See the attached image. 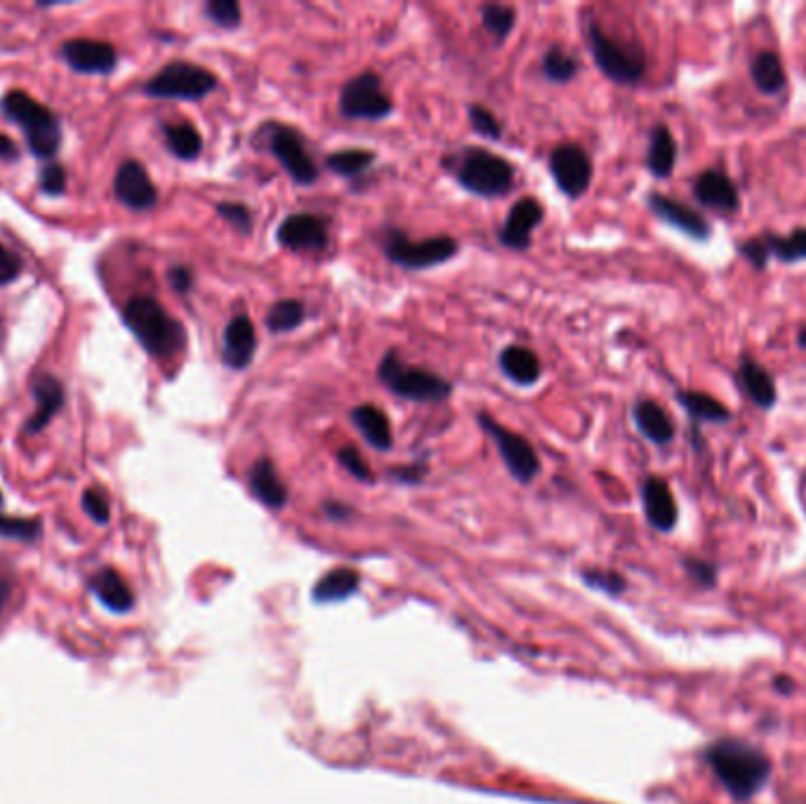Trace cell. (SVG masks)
<instances>
[{
	"mask_svg": "<svg viewBox=\"0 0 806 804\" xmlns=\"http://www.w3.org/2000/svg\"><path fill=\"white\" fill-rule=\"evenodd\" d=\"M587 581L590 583H594V585H604L606 590H613V592H618L620 588H623V581H620L618 576H609V573H604V578H601V573H594V576H590L587 578Z\"/></svg>",
	"mask_w": 806,
	"mask_h": 804,
	"instance_id": "c3c4849f",
	"label": "cell"
},
{
	"mask_svg": "<svg viewBox=\"0 0 806 804\" xmlns=\"http://www.w3.org/2000/svg\"><path fill=\"white\" fill-rule=\"evenodd\" d=\"M276 239L283 248L288 250H321L328 243L326 222L321 217L309 213H295L288 215L286 220L279 224Z\"/></svg>",
	"mask_w": 806,
	"mask_h": 804,
	"instance_id": "ac0fdd59",
	"label": "cell"
},
{
	"mask_svg": "<svg viewBox=\"0 0 806 804\" xmlns=\"http://www.w3.org/2000/svg\"><path fill=\"white\" fill-rule=\"evenodd\" d=\"M545 217L543 203L535 199H519L507 213V220L498 232V241L510 250L531 248V236Z\"/></svg>",
	"mask_w": 806,
	"mask_h": 804,
	"instance_id": "2e32d148",
	"label": "cell"
},
{
	"mask_svg": "<svg viewBox=\"0 0 806 804\" xmlns=\"http://www.w3.org/2000/svg\"><path fill=\"white\" fill-rule=\"evenodd\" d=\"M123 321L132 335L140 340L151 357L170 359L187 345V331L175 316H170L161 307V302L147 295L132 298L123 309Z\"/></svg>",
	"mask_w": 806,
	"mask_h": 804,
	"instance_id": "7a4b0ae2",
	"label": "cell"
},
{
	"mask_svg": "<svg viewBox=\"0 0 806 804\" xmlns=\"http://www.w3.org/2000/svg\"><path fill=\"white\" fill-rule=\"evenodd\" d=\"M347 510H349V507H342V505H333V503L326 505V512L328 514H338V517H347Z\"/></svg>",
	"mask_w": 806,
	"mask_h": 804,
	"instance_id": "f5cc1de1",
	"label": "cell"
},
{
	"mask_svg": "<svg viewBox=\"0 0 806 804\" xmlns=\"http://www.w3.org/2000/svg\"><path fill=\"white\" fill-rule=\"evenodd\" d=\"M550 170L557 187L571 199L583 196L592 182V161L578 144H561L552 151Z\"/></svg>",
	"mask_w": 806,
	"mask_h": 804,
	"instance_id": "4fadbf2b",
	"label": "cell"
},
{
	"mask_svg": "<svg viewBox=\"0 0 806 804\" xmlns=\"http://www.w3.org/2000/svg\"><path fill=\"white\" fill-rule=\"evenodd\" d=\"M375 163V151L371 149H340L326 158L328 170L340 177H359Z\"/></svg>",
	"mask_w": 806,
	"mask_h": 804,
	"instance_id": "836d02e7",
	"label": "cell"
},
{
	"mask_svg": "<svg viewBox=\"0 0 806 804\" xmlns=\"http://www.w3.org/2000/svg\"><path fill=\"white\" fill-rule=\"evenodd\" d=\"M206 15L220 29H236V26H241L239 0H210L206 5Z\"/></svg>",
	"mask_w": 806,
	"mask_h": 804,
	"instance_id": "74e56055",
	"label": "cell"
},
{
	"mask_svg": "<svg viewBox=\"0 0 806 804\" xmlns=\"http://www.w3.org/2000/svg\"><path fill=\"white\" fill-rule=\"evenodd\" d=\"M83 510L88 512L90 519H95L97 524H107L109 522V500L99 489H88L83 493Z\"/></svg>",
	"mask_w": 806,
	"mask_h": 804,
	"instance_id": "7bdbcfd3",
	"label": "cell"
},
{
	"mask_svg": "<svg viewBox=\"0 0 806 804\" xmlns=\"http://www.w3.org/2000/svg\"><path fill=\"white\" fill-rule=\"evenodd\" d=\"M587 43H590L592 57L601 69V74L611 78L613 83L634 85L646 74V57L644 50L634 43H623L616 38L606 36L599 29V24L587 26Z\"/></svg>",
	"mask_w": 806,
	"mask_h": 804,
	"instance_id": "8992f818",
	"label": "cell"
},
{
	"mask_svg": "<svg viewBox=\"0 0 806 804\" xmlns=\"http://www.w3.org/2000/svg\"><path fill=\"white\" fill-rule=\"evenodd\" d=\"M693 196L700 206L705 208H715L722 210V213H736L738 206H741V196H738L736 184L731 182L729 175H724L722 170H705L696 177L693 182Z\"/></svg>",
	"mask_w": 806,
	"mask_h": 804,
	"instance_id": "d6986e66",
	"label": "cell"
},
{
	"mask_svg": "<svg viewBox=\"0 0 806 804\" xmlns=\"http://www.w3.org/2000/svg\"><path fill=\"white\" fill-rule=\"evenodd\" d=\"M500 371L507 375L512 382L517 385H535L540 380V373H543V366H540L538 354L533 349L521 347V345H510L500 352Z\"/></svg>",
	"mask_w": 806,
	"mask_h": 804,
	"instance_id": "4316f807",
	"label": "cell"
},
{
	"mask_svg": "<svg viewBox=\"0 0 806 804\" xmlns=\"http://www.w3.org/2000/svg\"><path fill=\"white\" fill-rule=\"evenodd\" d=\"M267 149L276 161L281 163L283 170L290 175V180L302 187H309L319 180V168H316L314 158L309 156L307 144L302 135L295 128L288 125L272 123L267 133Z\"/></svg>",
	"mask_w": 806,
	"mask_h": 804,
	"instance_id": "8fae6325",
	"label": "cell"
},
{
	"mask_svg": "<svg viewBox=\"0 0 806 804\" xmlns=\"http://www.w3.org/2000/svg\"><path fill=\"white\" fill-rule=\"evenodd\" d=\"M17 144L10 140L8 135H0V158H3V161H15L17 158Z\"/></svg>",
	"mask_w": 806,
	"mask_h": 804,
	"instance_id": "681fc988",
	"label": "cell"
},
{
	"mask_svg": "<svg viewBox=\"0 0 806 804\" xmlns=\"http://www.w3.org/2000/svg\"><path fill=\"white\" fill-rule=\"evenodd\" d=\"M469 123H472L474 133L484 135L488 140H500L502 137L500 121L486 107H481V104H472L469 107Z\"/></svg>",
	"mask_w": 806,
	"mask_h": 804,
	"instance_id": "ab89813d",
	"label": "cell"
},
{
	"mask_svg": "<svg viewBox=\"0 0 806 804\" xmlns=\"http://www.w3.org/2000/svg\"><path fill=\"white\" fill-rule=\"evenodd\" d=\"M33 399L38 401L36 413L31 415L29 423L24 425V430L29 434L41 432L45 425L50 423L52 418L59 413V408L64 406V387L55 375H41L33 382Z\"/></svg>",
	"mask_w": 806,
	"mask_h": 804,
	"instance_id": "cb8c5ba5",
	"label": "cell"
},
{
	"mask_svg": "<svg viewBox=\"0 0 806 804\" xmlns=\"http://www.w3.org/2000/svg\"><path fill=\"white\" fill-rule=\"evenodd\" d=\"M776 687H778V691H783V694H790V691H792V682L785 680V677H778Z\"/></svg>",
	"mask_w": 806,
	"mask_h": 804,
	"instance_id": "db71d44e",
	"label": "cell"
},
{
	"mask_svg": "<svg viewBox=\"0 0 806 804\" xmlns=\"http://www.w3.org/2000/svg\"><path fill=\"white\" fill-rule=\"evenodd\" d=\"M217 88V76L213 71L198 67L191 62H173L163 67L151 81L144 85V92L158 100H203Z\"/></svg>",
	"mask_w": 806,
	"mask_h": 804,
	"instance_id": "ba28073f",
	"label": "cell"
},
{
	"mask_svg": "<svg viewBox=\"0 0 806 804\" xmlns=\"http://www.w3.org/2000/svg\"><path fill=\"white\" fill-rule=\"evenodd\" d=\"M797 342H799V347L806 349V326L802 328V331H799V335H797Z\"/></svg>",
	"mask_w": 806,
	"mask_h": 804,
	"instance_id": "11a10c76",
	"label": "cell"
},
{
	"mask_svg": "<svg viewBox=\"0 0 806 804\" xmlns=\"http://www.w3.org/2000/svg\"><path fill=\"white\" fill-rule=\"evenodd\" d=\"M446 163L453 166L455 177L469 194L484 196V199L505 196L514 184L512 163L488 149L467 147Z\"/></svg>",
	"mask_w": 806,
	"mask_h": 804,
	"instance_id": "277c9868",
	"label": "cell"
},
{
	"mask_svg": "<svg viewBox=\"0 0 806 804\" xmlns=\"http://www.w3.org/2000/svg\"><path fill=\"white\" fill-rule=\"evenodd\" d=\"M90 588L95 590L99 602L107 606V609L116 611V614H125V611H130L132 604H135V597H132L128 583H125L121 573L114 569L97 571L95 576H92Z\"/></svg>",
	"mask_w": 806,
	"mask_h": 804,
	"instance_id": "83f0119b",
	"label": "cell"
},
{
	"mask_svg": "<svg viewBox=\"0 0 806 804\" xmlns=\"http://www.w3.org/2000/svg\"><path fill=\"white\" fill-rule=\"evenodd\" d=\"M477 423L484 427V432L493 439V444L498 446L502 463H505L512 477L521 481V484H531L540 472V458L538 453H535V448L531 446V441L524 439L517 432L507 430L505 425H500L498 420H493L488 413H479Z\"/></svg>",
	"mask_w": 806,
	"mask_h": 804,
	"instance_id": "30bf717a",
	"label": "cell"
},
{
	"mask_svg": "<svg viewBox=\"0 0 806 804\" xmlns=\"http://www.w3.org/2000/svg\"><path fill=\"white\" fill-rule=\"evenodd\" d=\"M64 187H66L64 168L59 166V163H50V166H45L41 173V189L45 191V194L57 196V194H62Z\"/></svg>",
	"mask_w": 806,
	"mask_h": 804,
	"instance_id": "ee69618b",
	"label": "cell"
},
{
	"mask_svg": "<svg viewBox=\"0 0 806 804\" xmlns=\"http://www.w3.org/2000/svg\"><path fill=\"white\" fill-rule=\"evenodd\" d=\"M738 253L755 269H764L769 257H776L785 265H795L799 260H806V227H799L788 236L762 234L755 239H745L738 246Z\"/></svg>",
	"mask_w": 806,
	"mask_h": 804,
	"instance_id": "7c38bea8",
	"label": "cell"
},
{
	"mask_svg": "<svg viewBox=\"0 0 806 804\" xmlns=\"http://www.w3.org/2000/svg\"><path fill=\"white\" fill-rule=\"evenodd\" d=\"M422 477H425V467L422 465H415V467H403V470H399L396 472V479L399 481H420Z\"/></svg>",
	"mask_w": 806,
	"mask_h": 804,
	"instance_id": "f907efd6",
	"label": "cell"
},
{
	"mask_svg": "<svg viewBox=\"0 0 806 804\" xmlns=\"http://www.w3.org/2000/svg\"><path fill=\"white\" fill-rule=\"evenodd\" d=\"M359 588V573L352 569H333L316 583L314 597L316 602H338L352 595Z\"/></svg>",
	"mask_w": 806,
	"mask_h": 804,
	"instance_id": "d6a6232c",
	"label": "cell"
},
{
	"mask_svg": "<svg viewBox=\"0 0 806 804\" xmlns=\"http://www.w3.org/2000/svg\"><path fill=\"white\" fill-rule=\"evenodd\" d=\"M10 597H12V583L8 581V578H0V616H3Z\"/></svg>",
	"mask_w": 806,
	"mask_h": 804,
	"instance_id": "816d5d0a",
	"label": "cell"
},
{
	"mask_svg": "<svg viewBox=\"0 0 806 804\" xmlns=\"http://www.w3.org/2000/svg\"><path fill=\"white\" fill-rule=\"evenodd\" d=\"M632 415L637 430L642 432L646 439L653 441V444L665 446L675 439V423H672L670 415L665 413V408L658 406L656 401L651 399L637 401L632 408Z\"/></svg>",
	"mask_w": 806,
	"mask_h": 804,
	"instance_id": "484cf974",
	"label": "cell"
},
{
	"mask_svg": "<svg viewBox=\"0 0 806 804\" xmlns=\"http://www.w3.org/2000/svg\"><path fill=\"white\" fill-rule=\"evenodd\" d=\"M349 418H352L356 430L361 432V437L373 448H378V451H389V448H392L394 444L392 423H389L387 413L382 411V408L373 404H361L349 413Z\"/></svg>",
	"mask_w": 806,
	"mask_h": 804,
	"instance_id": "d4e9b609",
	"label": "cell"
},
{
	"mask_svg": "<svg viewBox=\"0 0 806 804\" xmlns=\"http://www.w3.org/2000/svg\"><path fill=\"white\" fill-rule=\"evenodd\" d=\"M750 76L764 95H778L785 88V69L776 52H759L750 64Z\"/></svg>",
	"mask_w": 806,
	"mask_h": 804,
	"instance_id": "4dcf8cb0",
	"label": "cell"
},
{
	"mask_svg": "<svg viewBox=\"0 0 806 804\" xmlns=\"http://www.w3.org/2000/svg\"><path fill=\"white\" fill-rule=\"evenodd\" d=\"M642 503L653 529L672 531L677 524V503L665 479L649 477L642 484Z\"/></svg>",
	"mask_w": 806,
	"mask_h": 804,
	"instance_id": "44dd1931",
	"label": "cell"
},
{
	"mask_svg": "<svg viewBox=\"0 0 806 804\" xmlns=\"http://www.w3.org/2000/svg\"><path fill=\"white\" fill-rule=\"evenodd\" d=\"M738 385L743 387V392L748 394V399L752 404L764 408V411H769V408L776 406V399H778V390H776V382H774V375L762 364H757L755 359L745 357L741 361V366H738Z\"/></svg>",
	"mask_w": 806,
	"mask_h": 804,
	"instance_id": "603a6c76",
	"label": "cell"
},
{
	"mask_svg": "<svg viewBox=\"0 0 806 804\" xmlns=\"http://www.w3.org/2000/svg\"><path fill=\"white\" fill-rule=\"evenodd\" d=\"M257 349V335L253 321L246 314L234 316L224 328V345H222V359L229 368L243 371L250 366Z\"/></svg>",
	"mask_w": 806,
	"mask_h": 804,
	"instance_id": "ffe728a7",
	"label": "cell"
},
{
	"mask_svg": "<svg viewBox=\"0 0 806 804\" xmlns=\"http://www.w3.org/2000/svg\"><path fill=\"white\" fill-rule=\"evenodd\" d=\"M677 161V144L670 130L665 125H656L651 133L649 154H646V168L651 170L653 177H670L675 170Z\"/></svg>",
	"mask_w": 806,
	"mask_h": 804,
	"instance_id": "f1b7e54d",
	"label": "cell"
},
{
	"mask_svg": "<svg viewBox=\"0 0 806 804\" xmlns=\"http://www.w3.org/2000/svg\"><path fill=\"white\" fill-rule=\"evenodd\" d=\"M62 57L74 71L81 74H111L116 69V48L107 41L92 38H74L62 45Z\"/></svg>",
	"mask_w": 806,
	"mask_h": 804,
	"instance_id": "9a60e30c",
	"label": "cell"
},
{
	"mask_svg": "<svg viewBox=\"0 0 806 804\" xmlns=\"http://www.w3.org/2000/svg\"><path fill=\"white\" fill-rule=\"evenodd\" d=\"M394 104L382 88L380 76L375 71H361L352 81L342 85L340 114L354 121H382L392 114Z\"/></svg>",
	"mask_w": 806,
	"mask_h": 804,
	"instance_id": "9c48e42d",
	"label": "cell"
},
{
	"mask_svg": "<svg viewBox=\"0 0 806 804\" xmlns=\"http://www.w3.org/2000/svg\"><path fill=\"white\" fill-rule=\"evenodd\" d=\"M481 24L486 31H491L495 38H505L517 24V12L510 5L500 3H486L481 5Z\"/></svg>",
	"mask_w": 806,
	"mask_h": 804,
	"instance_id": "8d00e7d4",
	"label": "cell"
},
{
	"mask_svg": "<svg viewBox=\"0 0 806 804\" xmlns=\"http://www.w3.org/2000/svg\"><path fill=\"white\" fill-rule=\"evenodd\" d=\"M338 460H340V465L345 467V470H347L349 474H352V477H356L359 481H368V484H371V481H373L371 465H368L366 460L361 458V453L356 451V448H352V446L340 448V451H338Z\"/></svg>",
	"mask_w": 806,
	"mask_h": 804,
	"instance_id": "b9f144b4",
	"label": "cell"
},
{
	"mask_svg": "<svg viewBox=\"0 0 806 804\" xmlns=\"http://www.w3.org/2000/svg\"><path fill=\"white\" fill-rule=\"evenodd\" d=\"M116 199L130 210H151L158 201V191L147 168L140 161H125L114 180Z\"/></svg>",
	"mask_w": 806,
	"mask_h": 804,
	"instance_id": "5bb4252c",
	"label": "cell"
},
{
	"mask_svg": "<svg viewBox=\"0 0 806 804\" xmlns=\"http://www.w3.org/2000/svg\"><path fill=\"white\" fill-rule=\"evenodd\" d=\"M378 378L389 392L408 401H434V404H439V401H446L453 394V385L446 378L427 371V368L406 364L396 349L382 357Z\"/></svg>",
	"mask_w": 806,
	"mask_h": 804,
	"instance_id": "5b68a950",
	"label": "cell"
},
{
	"mask_svg": "<svg viewBox=\"0 0 806 804\" xmlns=\"http://www.w3.org/2000/svg\"><path fill=\"white\" fill-rule=\"evenodd\" d=\"M649 208L653 215L670 224V227L679 229V232H684L686 236H691V239L708 241L712 236L710 222L698 210H691L684 203L670 199V196L649 194Z\"/></svg>",
	"mask_w": 806,
	"mask_h": 804,
	"instance_id": "e0dca14e",
	"label": "cell"
},
{
	"mask_svg": "<svg viewBox=\"0 0 806 804\" xmlns=\"http://www.w3.org/2000/svg\"><path fill=\"white\" fill-rule=\"evenodd\" d=\"M0 109L24 130L33 156L52 158L57 154L59 144H62V128L48 107L33 100L29 92L10 90L0 102Z\"/></svg>",
	"mask_w": 806,
	"mask_h": 804,
	"instance_id": "3957f363",
	"label": "cell"
},
{
	"mask_svg": "<svg viewBox=\"0 0 806 804\" xmlns=\"http://www.w3.org/2000/svg\"><path fill=\"white\" fill-rule=\"evenodd\" d=\"M705 760L717 779L724 783V788L741 802L757 795L771 774V762L762 750L743 741H733V738L712 743Z\"/></svg>",
	"mask_w": 806,
	"mask_h": 804,
	"instance_id": "6da1fadb",
	"label": "cell"
},
{
	"mask_svg": "<svg viewBox=\"0 0 806 804\" xmlns=\"http://www.w3.org/2000/svg\"><path fill=\"white\" fill-rule=\"evenodd\" d=\"M168 279L173 283V288L177 293H189L191 286H194V274H191L189 267L177 265L168 272Z\"/></svg>",
	"mask_w": 806,
	"mask_h": 804,
	"instance_id": "bcb514c9",
	"label": "cell"
},
{
	"mask_svg": "<svg viewBox=\"0 0 806 804\" xmlns=\"http://www.w3.org/2000/svg\"><path fill=\"white\" fill-rule=\"evenodd\" d=\"M686 569L691 571V576L700 581L703 585H712L715 583V566L705 564V562H698V559H689L686 562Z\"/></svg>",
	"mask_w": 806,
	"mask_h": 804,
	"instance_id": "7dc6e473",
	"label": "cell"
},
{
	"mask_svg": "<svg viewBox=\"0 0 806 804\" xmlns=\"http://www.w3.org/2000/svg\"><path fill=\"white\" fill-rule=\"evenodd\" d=\"M215 210H217V215H220L224 222H229L239 234L248 236L250 232H253V213H250V208L243 206V203L222 201V203H217Z\"/></svg>",
	"mask_w": 806,
	"mask_h": 804,
	"instance_id": "f35d334b",
	"label": "cell"
},
{
	"mask_svg": "<svg viewBox=\"0 0 806 804\" xmlns=\"http://www.w3.org/2000/svg\"><path fill=\"white\" fill-rule=\"evenodd\" d=\"M250 493L269 510H281L288 503V489L269 458H260L250 467Z\"/></svg>",
	"mask_w": 806,
	"mask_h": 804,
	"instance_id": "7402d4cb",
	"label": "cell"
},
{
	"mask_svg": "<svg viewBox=\"0 0 806 804\" xmlns=\"http://www.w3.org/2000/svg\"><path fill=\"white\" fill-rule=\"evenodd\" d=\"M677 401L693 420H698V423H729L731 420L729 408L705 392L682 390L677 392Z\"/></svg>",
	"mask_w": 806,
	"mask_h": 804,
	"instance_id": "f546056e",
	"label": "cell"
},
{
	"mask_svg": "<svg viewBox=\"0 0 806 804\" xmlns=\"http://www.w3.org/2000/svg\"><path fill=\"white\" fill-rule=\"evenodd\" d=\"M165 144H168L170 154L182 158V161H194L203 151V137L194 125L189 123H175L165 125Z\"/></svg>",
	"mask_w": 806,
	"mask_h": 804,
	"instance_id": "1f68e13d",
	"label": "cell"
},
{
	"mask_svg": "<svg viewBox=\"0 0 806 804\" xmlns=\"http://www.w3.org/2000/svg\"><path fill=\"white\" fill-rule=\"evenodd\" d=\"M305 305L300 300H279L267 312V328L272 333H290L305 324Z\"/></svg>",
	"mask_w": 806,
	"mask_h": 804,
	"instance_id": "e575fe53",
	"label": "cell"
},
{
	"mask_svg": "<svg viewBox=\"0 0 806 804\" xmlns=\"http://www.w3.org/2000/svg\"><path fill=\"white\" fill-rule=\"evenodd\" d=\"M382 250L387 260L403 269H429L444 265L451 257L458 255L460 243L453 236H432L425 241H413L399 229H385Z\"/></svg>",
	"mask_w": 806,
	"mask_h": 804,
	"instance_id": "52a82bcc",
	"label": "cell"
},
{
	"mask_svg": "<svg viewBox=\"0 0 806 804\" xmlns=\"http://www.w3.org/2000/svg\"><path fill=\"white\" fill-rule=\"evenodd\" d=\"M0 503H3V496H0Z\"/></svg>",
	"mask_w": 806,
	"mask_h": 804,
	"instance_id": "9f6ffc18",
	"label": "cell"
},
{
	"mask_svg": "<svg viewBox=\"0 0 806 804\" xmlns=\"http://www.w3.org/2000/svg\"><path fill=\"white\" fill-rule=\"evenodd\" d=\"M19 272H22V265H19L17 257L5 246H0V286L15 281Z\"/></svg>",
	"mask_w": 806,
	"mask_h": 804,
	"instance_id": "f6af8a7d",
	"label": "cell"
},
{
	"mask_svg": "<svg viewBox=\"0 0 806 804\" xmlns=\"http://www.w3.org/2000/svg\"><path fill=\"white\" fill-rule=\"evenodd\" d=\"M578 69H580L578 59H576V55H571V52H566L561 48H550L545 52L543 71L552 83L573 81L578 74Z\"/></svg>",
	"mask_w": 806,
	"mask_h": 804,
	"instance_id": "d590c367",
	"label": "cell"
},
{
	"mask_svg": "<svg viewBox=\"0 0 806 804\" xmlns=\"http://www.w3.org/2000/svg\"><path fill=\"white\" fill-rule=\"evenodd\" d=\"M38 533H41V522H38V519H17V517H3V514H0V536L33 540Z\"/></svg>",
	"mask_w": 806,
	"mask_h": 804,
	"instance_id": "60d3db41",
	"label": "cell"
}]
</instances>
